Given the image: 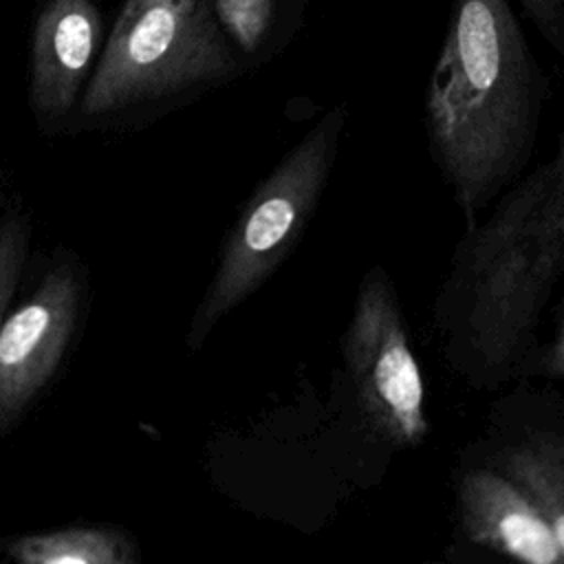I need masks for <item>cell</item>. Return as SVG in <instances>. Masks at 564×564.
I'll return each instance as SVG.
<instances>
[{"instance_id": "cell-1", "label": "cell", "mask_w": 564, "mask_h": 564, "mask_svg": "<svg viewBox=\"0 0 564 564\" xmlns=\"http://www.w3.org/2000/svg\"><path fill=\"white\" fill-rule=\"evenodd\" d=\"M564 280V178L557 154L524 172L465 227L432 304L449 370L476 392L518 379Z\"/></svg>"}, {"instance_id": "cell-2", "label": "cell", "mask_w": 564, "mask_h": 564, "mask_svg": "<svg viewBox=\"0 0 564 564\" xmlns=\"http://www.w3.org/2000/svg\"><path fill=\"white\" fill-rule=\"evenodd\" d=\"M549 95L511 0L452 2L423 123L430 159L465 227L527 172Z\"/></svg>"}, {"instance_id": "cell-3", "label": "cell", "mask_w": 564, "mask_h": 564, "mask_svg": "<svg viewBox=\"0 0 564 564\" xmlns=\"http://www.w3.org/2000/svg\"><path fill=\"white\" fill-rule=\"evenodd\" d=\"M346 126L348 108L333 106L253 187L220 245L214 275L192 315V350L291 258L324 198Z\"/></svg>"}, {"instance_id": "cell-4", "label": "cell", "mask_w": 564, "mask_h": 564, "mask_svg": "<svg viewBox=\"0 0 564 564\" xmlns=\"http://www.w3.org/2000/svg\"><path fill=\"white\" fill-rule=\"evenodd\" d=\"M236 70L207 0H126L79 106L90 117L108 115L223 82Z\"/></svg>"}, {"instance_id": "cell-5", "label": "cell", "mask_w": 564, "mask_h": 564, "mask_svg": "<svg viewBox=\"0 0 564 564\" xmlns=\"http://www.w3.org/2000/svg\"><path fill=\"white\" fill-rule=\"evenodd\" d=\"M339 355L344 405L361 434L388 449L423 445L430 434L425 381L397 286L379 262L359 280Z\"/></svg>"}, {"instance_id": "cell-6", "label": "cell", "mask_w": 564, "mask_h": 564, "mask_svg": "<svg viewBox=\"0 0 564 564\" xmlns=\"http://www.w3.org/2000/svg\"><path fill=\"white\" fill-rule=\"evenodd\" d=\"M82 284L70 262L51 267L0 324V434L9 432L55 377L73 339Z\"/></svg>"}, {"instance_id": "cell-7", "label": "cell", "mask_w": 564, "mask_h": 564, "mask_svg": "<svg viewBox=\"0 0 564 564\" xmlns=\"http://www.w3.org/2000/svg\"><path fill=\"white\" fill-rule=\"evenodd\" d=\"M496 405L480 452L465 460L507 476L549 520L564 557V401L546 392L538 414L527 401L520 412L513 394Z\"/></svg>"}, {"instance_id": "cell-8", "label": "cell", "mask_w": 564, "mask_h": 564, "mask_svg": "<svg viewBox=\"0 0 564 564\" xmlns=\"http://www.w3.org/2000/svg\"><path fill=\"white\" fill-rule=\"evenodd\" d=\"M463 538L485 551L527 564H564L542 511L500 471L465 460L454 480Z\"/></svg>"}, {"instance_id": "cell-9", "label": "cell", "mask_w": 564, "mask_h": 564, "mask_svg": "<svg viewBox=\"0 0 564 564\" xmlns=\"http://www.w3.org/2000/svg\"><path fill=\"white\" fill-rule=\"evenodd\" d=\"M101 35L95 0L46 2L31 42V106L42 119H59L75 106Z\"/></svg>"}, {"instance_id": "cell-10", "label": "cell", "mask_w": 564, "mask_h": 564, "mask_svg": "<svg viewBox=\"0 0 564 564\" xmlns=\"http://www.w3.org/2000/svg\"><path fill=\"white\" fill-rule=\"evenodd\" d=\"M18 564H134L137 542L130 533L104 524H73L26 533L2 544Z\"/></svg>"}, {"instance_id": "cell-11", "label": "cell", "mask_w": 564, "mask_h": 564, "mask_svg": "<svg viewBox=\"0 0 564 564\" xmlns=\"http://www.w3.org/2000/svg\"><path fill=\"white\" fill-rule=\"evenodd\" d=\"M214 13L242 53H256L269 31L273 0H214Z\"/></svg>"}, {"instance_id": "cell-12", "label": "cell", "mask_w": 564, "mask_h": 564, "mask_svg": "<svg viewBox=\"0 0 564 564\" xmlns=\"http://www.w3.org/2000/svg\"><path fill=\"white\" fill-rule=\"evenodd\" d=\"M31 229L22 214H9L0 220V324L15 295L26 253Z\"/></svg>"}, {"instance_id": "cell-13", "label": "cell", "mask_w": 564, "mask_h": 564, "mask_svg": "<svg viewBox=\"0 0 564 564\" xmlns=\"http://www.w3.org/2000/svg\"><path fill=\"white\" fill-rule=\"evenodd\" d=\"M518 379L564 381V295H562L557 326L553 330V337L544 344H538L531 350V355L522 361V366L518 370Z\"/></svg>"}, {"instance_id": "cell-14", "label": "cell", "mask_w": 564, "mask_h": 564, "mask_svg": "<svg viewBox=\"0 0 564 564\" xmlns=\"http://www.w3.org/2000/svg\"><path fill=\"white\" fill-rule=\"evenodd\" d=\"M522 13L538 29L564 68V0H518Z\"/></svg>"}, {"instance_id": "cell-15", "label": "cell", "mask_w": 564, "mask_h": 564, "mask_svg": "<svg viewBox=\"0 0 564 564\" xmlns=\"http://www.w3.org/2000/svg\"><path fill=\"white\" fill-rule=\"evenodd\" d=\"M557 159H560V167H562V178H564V137H562V143H560V152H557Z\"/></svg>"}]
</instances>
